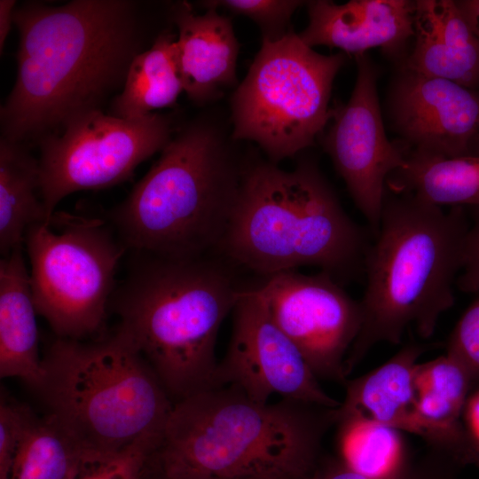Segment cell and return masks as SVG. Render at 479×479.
Instances as JSON below:
<instances>
[{"label": "cell", "mask_w": 479, "mask_h": 479, "mask_svg": "<svg viewBox=\"0 0 479 479\" xmlns=\"http://www.w3.org/2000/svg\"><path fill=\"white\" fill-rule=\"evenodd\" d=\"M127 198L109 212L127 249L169 258L219 252L242 168L210 124L179 131Z\"/></svg>", "instance_id": "6"}, {"label": "cell", "mask_w": 479, "mask_h": 479, "mask_svg": "<svg viewBox=\"0 0 479 479\" xmlns=\"http://www.w3.org/2000/svg\"><path fill=\"white\" fill-rule=\"evenodd\" d=\"M469 225L465 207L444 210L387 189L365 261L362 326L345 360L347 375L375 344H399L410 327L423 339L434 334L455 302Z\"/></svg>", "instance_id": "3"}, {"label": "cell", "mask_w": 479, "mask_h": 479, "mask_svg": "<svg viewBox=\"0 0 479 479\" xmlns=\"http://www.w3.org/2000/svg\"><path fill=\"white\" fill-rule=\"evenodd\" d=\"M16 6L14 0L0 1V50L3 51L7 35L11 30Z\"/></svg>", "instance_id": "33"}, {"label": "cell", "mask_w": 479, "mask_h": 479, "mask_svg": "<svg viewBox=\"0 0 479 479\" xmlns=\"http://www.w3.org/2000/svg\"><path fill=\"white\" fill-rule=\"evenodd\" d=\"M471 384L465 370L448 355L417 364L415 369L420 436L459 462L479 461V446L459 422Z\"/></svg>", "instance_id": "18"}, {"label": "cell", "mask_w": 479, "mask_h": 479, "mask_svg": "<svg viewBox=\"0 0 479 479\" xmlns=\"http://www.w3.org/2000/svg\"><path fill=\"white\" fill-rule=\"evenodd\" d=\"M205 9L196 14L189 3L181 2L172 10L184 90L196 103H206L237 82L240 46L232 24L217 9Z\"/></svg>", "instance_id": "16"}, {"label": "cell", "mask_w": 479, "mask_h": 479, "mask_svg": "<svg viewBox=\"0 0 479 479\" xmlns=\"http://www.w3.org/2000/svg\"><path fill=\"white\" fill-rule=\"evenodd\" d=\"M82 451L53 414L35 416L6 479H67Z\"/></svg>", "instance_id": "24"}, {"label": "cell", "mask_w": 479, "mask_h": 479, "mask_svg": "<svg viewBox=\"0 0 479 479\" xmlns=\"http://www.w3.org/2000/svg\"><path fill=\"white\" fill-rule=\"evenodd\" d=\"M30 276L18 247L0 261V376L38 389L43 379Z\"/></svg>", "instance_id": "20"}, {"label": "cell", "mask_w": 479, "mask_h": 479, "mask_svg": "<svg viewBox=\"0 0 479 479\" xmlns=\"http://www.w3.org/2000/svg\"><path fill=\"white\" fill-rule=\"evenodd\" d=\"M227 352L218 362L216 388L232 386L261 403L272 395L329 408L341 402L326 394L306 360L271 317L252 288H241L232 310Z\"/></svg>", "instance_id": "12"}, {"label": "cell", "mask_w": 479, "mask_h": 479, "mask_svg": "<svg viewBox=\"0 0 479 479\" xmlns=\"http://www.w3.org/2000/svg\"><path fill=\"white\" fill-rule=\"evenodd\" d=\"M406 164L387 179V189L438 207H479V156L443 158L405 148Z\"/></svg>", "instance_id": "21"}, {"label": "cell", "mask_w": 479, "mask_h": 479, "mask_svg": "<svg viewBox=\"0 0 479 479\" xmlns=\"http://www.w3.org/2000/svg\"><path fill=\"white\" fill-rule=\"evenodd\" d=\"M340 459L353 470L383 476L404 466L400 431L361 418L337 416Z\"/></svg>", "instance_id": "25"}, {"label": "cell", "mask_w": 479, "mask_h": 479, "mask_svg": "<svg viewBox=\"0 0 479 479\" xmlns=\"http://www.w3.org/2000/svg\"><path fill=\"white\" fill-rule=\"evenodd\" d=\"M303 4L294 0H213L204 1L205 8H224L252 20L260 28L262 41L274 42L285 36L291 17Z\"/></svg>", "instance_id": "27"}, {"label": "cell", "mask_w": 479, "mask_h": 479, "mask_svg": "<svg viewBox=\"0 0 479 479\" xmlns=\"http://www.w3.org/2000/svg\"><path fill=\"white\" fill-rule=\"evenodd\" d=\"M39 393L82 449L163 441L174 403L130 337L117 328L91 342L56 337L43 357Z\"/></svg>", "instance_id": "7"}, {"label": "cell", "mask_w": 479, "mask_h": 479, "mask_svg": "<svg viewBox=\"0 0 479 479\" xmlns=\"http://www.w3.org/2000/svg\"><path fill=\"white\" fill-rule=\"evenodd\" d=\"M413 38L397 67L479 89V41L457 1H415Z\"/></svg>", "instance_id": "17"}, {"label": "cell", "mask_w": 479, "mask_h": 479, "mask_svg": "<svg viewBox=\"0 0 479 479\" xmlns=\"http://www.w3.org/2000/svg\"><path fill=\"white\" fill-rule=\"evenodd\" d=\"M53 218L59 231L39 223L24 240L34 304L56 337L82 341L103 329L115 271L127 247L98 219L63 213Z\"/></svg>", "instance_id": "9"}, {"label": "cell", "mask_w": 479, "mask_h": 479, "mask_svg": "<svg viewBox=\"0 0 479 479\" xmlns=\"http://www.w3.org/2000/svg\"><path fill=\"white\" fill-rule=\"evenodd\" d=\"M388 114L409 150L443 158L479 156V89L398 67Z\"/></svg>", "instance_id": "14"}, {"label": "cell", "mask_w": 479, "mask_h": 479, "mask_svg": "<svg viewBox=\"0 0 479 479\" xmlns=\"http://www.w3.org/2000/svg\"><path fill=\"white\" fill-rule=\"evenodd\" d=\"M345 60L315 51L293 30L262 41L232 98V137L256 143L273 163L312 145L331 120L332 85Z\"/></svg>", "instance_id": "8"}, {"label": "cell", "mask_w": 479, "mask_h": 479, "mask_svg": "<svg viewBox=\"0 0 479 479\" xmlns=\"http://www.w3.org/2000/svg\"><path fill=\"white\" fill-rule=\"evenodd\" d=\"M434 344L412 342L372 372L347 380L337 416L361 418L420 436L416 412V360Z\"/></svg>", "instance_id": "19"}, {"label": "cell", "mask_w": 479, "mask_h": 479, "mask_svg": "<svg viewBox=\"0 0 479 479\" xmlns=\"http://www.w3.org/2000/svg\"><path fill=\"white\" fill-rule=\"evenodd\" d=\"M48 223L40 193L39 162L23 144L0 141V251L21 247L27 230Z\"/></svg>", "instance_id": "23"}, {"label": "cell", "mask_w": 479, "mask_h": 479, "mask_svg": "<svg viewBox=\"0 0 479 479\" xmlns=\"http://www.w3.org/2000/svg\"><path fill=\"white\" fill-rule=\"evenodd\" d=\"M335 423L336 408L214 388L174 404L158 459L215 479H311Z\"/></svg>", "instance_id": "4"}, {"label": "cell", "mask_w": 479, "mask_h": 479, "mask_svg": "<svg viewBox=\"0 0 479 479\" xmlns=\"http://www.w3.org/2000/svg\"><path fill=\"white\" fill-rule=\"evenodd\" d=\"M370 236L314 162L286 171L259 161L242 168L219 253L264 278L315 266L344 285L365 277Z\"/></svg>", "instance_id": "2"}, {"label": "cell", "mask_w": 479, "mask_h": 479, "mask_svg": "<svg viewBox=\"0 0 479 479\" xmlns=\"http://www.w3.org/2000/svg\"><path fill=\"white\" fill-rule=\"evenodd\" d=\"M309 23L299 38L309 47L337 48L355 56L373 48L399 66L414 37L415 1L307 2Z\"/></svg>", "instance_id": "15"}, {"label": "cell", "mask_w": 479, "mask_h": 479, "mask_svg": "<svg viewBox=\"0 0 479 479\" xmlns=\"http://www.w3.org/2000/svg\"><path fill=\"white\" fill-rule=\"evenodd\" d=\"M355 57L357 75L353 91L346 104L333 108L323 147L373 238L380 227L387 179L406 161L400 143H391L386 136L377 67L365 54Z\"/></svg>", "instance_id": "13"}, {"label": "cell", "mask_w": 479, "mask_h": 479, "mask_svg": "<svg viewBox=\"0 0 479 479\" xmlns=\"http://www.w3.org/2000/svg\"><path fill=\"white\" fill-rule=\"evenodd\" d=\"M254 289L316 377L344 385L347 353L362 326L360 302L323 271L279 272L265 277Z\"/></svg>", "instance_id": "11"}, {"label": "cell", "mask_w": 479, "mask_h": 479, "mask_svg": "<svg viewBox=\"0 0 479 479\" xmlns=\"http://www.w3.org/2000/svg\"><path fill=\"white\" fill-rule=\"evenodd\" d=\"M184 90L177 35H158L152 46L137 53L127 72L122 90L113 99L111 115L137 120L174 105Z\"/></svg>", "instance_id": "22"}, {"label": "cell", "mask_w": 479, "mask_h": 479, "mask_svg": "<svg viewBox=\"0 0 479 479\" xmlns=\"http://www.w3.org/2000/svg\"><path fill=\"white\" fill-rule=\"evenodd\" d=\"M466 418L469 434L479 446V390L467 404Z\"/></svg>", "instance_id": "34"}, {"label": "cell", "mask_w": 479, "mask_h": 479, "mask_svg": "<svg viewBox=\"0 0 479 479\" xmlns=\"http://www.w3.org/2000/svg\"><path fill=\"white\" fill-rule=\"evenodd\" d=\"M150 462L143 479H215L191 470L163 465L158 454Z\"/></svg>", "instance_id": "32"}, {"label": "cell", "mask_w": 479, "mask_h": 479, "mask_svg": "<svg viewBox=\"0 0 479 479\" xmlns=\"http://www.w3.org/2000/svg\"><path fill=\"white\" fill-rule=\"evenodd\" d=\"M311 479H452L445 468L435 461L416 467H401L394 473L383 476H371L358 473L341 459L319 463Z\"/></svg>", "instance_id": "30"}, {"label": "cell", "mask_w": 479, "mask_h": 479, "mask_svg": "<svg viewBox=\"0 0 479 479\" xmlns=\"http://www.w3.org/2000/svg\"><path fill=\"white\" fill-rule=\"evenodd\" d=\"M33 411L2 394L0 403V479H6L15 453L35 418Z\"/></svg>", "instance_id": "29"}, {"label": "cell", "mask_w": 479, "mask_h": 479, "mask_svg": "<svg viewBox=\"0 0 479 479\" xmlns=\"http://www.w3.org/2000/svg\"><path fill=\"white\" fill-rule=\"evenodd\" d=\"M13 20L17 76L0 116L2 138L14 143L59 134L75 118L101 110L140 52L130 1L26 4L15 8Z\"/></svg>", "instance_id": "1"}, {"label": "cell", "mask_w": 479, "mask_h": 479, "mask_svg": "<svg viewBox=\"0 0 479 479\" xmlns=\"http://www.w3.org/2000/svg\"><path fill=\"white\" fill-rule=\"evenodd\" d=\"M470 225L464 245L462 269L456 287L465 293L479 292V207L467 208Z\"/></svg>", "instance_id": "31"}, {"label": "cell", "mask_w": 479, "mask_h": 479, "mask_svg": "<svg viewBox=\"0 0 479 479\" xmlns=\"http://www.w3.org/2000/svg\"><path fill=\"white\" fill-rule=\"evenodd\" d=\"M457 4L479 41V0H462Z\"/></svg>", "instance_id": "35"}, {"label": "cell", "mask_w": 479, "mask_h": 479, "mask_svg": "<svg viewBox=\"0 0 479 479\" xmlns=\"http://www.w3.org/2000/svg\"><path fill=\"white\" fill-rule=\"evenodd\" d=\"M446 355L465 370L472 383L479 381V298L471 303L452 330Z\"/></svg>", "instance_id": "28"}, {"label": "cell", "mask_w": 479, "mask_h": 479, "mask_svg": "<svg viewBox=\"0 0 479 479\" xmlns=\"http://www.w3.org/2000/svg\"><path fill=\"white\" fill-rule=\"evenodd\" d=\"M109 307L174 404L216 388V342L241 288L211 255L136 253Z\"/></svg>", "instance_id": "5"}, {"label": "cell", "mask_w": 479, "mask_h": 479, "mask_svg": "<svg viewBox=\"0 0 479 479\" xmlns=\"http://www.w3.org/2000/svg\"><path fill=\"white\" fill-rule=\"evenodd\" d=\"M162 440L146 438L113 452L82 449L67 479H143Z\"/></svg>", "instance_id": "26"}, {"label": "cell", "mask_w": 479, "mask_h": 479, "mask_svg": "<svg viewBox=\"0 0 479 479\" xmlns=\"http://www.w3.org/2000/svg\"><path fill=\"white\" fill-rule=\"evenodd\" d=\"M170 139L169 121L158 113L126 120L94 110L40 140V193L48 223L65 197L127 180Z\"/></svg>", "instance_id": "10"}]
</instances>
